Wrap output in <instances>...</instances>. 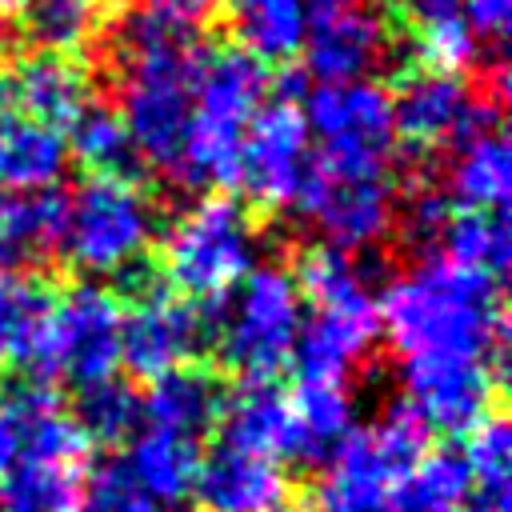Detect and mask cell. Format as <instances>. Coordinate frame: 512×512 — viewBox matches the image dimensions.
<instances>
[{"mask_svg":"<svg viewBox=\"0 0 512 512\" xmlns=\"http://www.w3.org/2000/svg\"><path fill=\"white\" fill-rule=\"evenodd\" d=\"M276 512H292V508H276Z\"/></svg>","mask_w":512,"mask_h":512,"instance_id":"c3c4849f","label":"cell"},{"mask_svg":"<svg viewBox=\"0 0 512 512\" xmlns=\"http://www.w3.org/2000/svg\"><path fill=\"white\" fill-rule=\"evenodd\" d=\"M172 512H184V508H172Z\"/></svg>","mask_w":512,"mask_h":512,"instance_id":"681fc988","label":"cell"},{"mask_svg":"<svg viewBox=\"0 0 512 512\" xmlns=\"http://www.w3.org/2000/svg\"><path fill=\"white\" fill-rule=\"evenodd\" d=\"M380 336V320H356V316H332V312H312L292 348V368L296 380H320V384H344L368 348Z\"/></svg>","mask_w":512,"mask_h":512,"instance_id":"44dd1931","label":"cell"},{"mask_svg":"<svg viewBox=\"0 0 512 512\" xmlns=\"http://www.w3.org/2000/svg\"><path fill=\"white\" fill-rule=\"evenodd\" d=\"M300 324L304 300L292 272L260 264L216 304L212 348L244 384H272L292 364Z\"/></svg>","mask_w":512,"mask_h":512,"instance_id":"3957f363","label":"cell"},{"mask_svg":"<svg viewBox=\"0 0 512 512\" xmlns=\"http://www.w3.org/2000/svg\"><path fill=\"white\" fill-rule=\"evenodd\" d=\"M288 404H292V460L304 468H324L332 452L344 444V436L356 428L344 384L300 380Z\"/></svg>","mask_w":512,"mask_h":512,"instance_id":"484cf974","label":"cell"},{"mask_svg":"<svg viewBox=\"0 0 512 512\" xmlns=\"http://www.w3.org/2000/svg\"><path fill=\"white\" fill-rule=\"evenodd\" d=\"M308 136H316V168L328 176H388L396 148L392 96L372 80L316 84L300 96Z\"/></svg>","mask_w":512,"mask_h":512,"instance_id":"5b68a950","label":"cell"},{"mask_svg":"<svg viewBox=\"0 0 512 512\" xmlns=\"http://www.w3.org/2000/svg\"><path fill=\"white\" fill-rule=\"evenodd\" d=\"M300 300H312V312H332V316H356V320H380L376 316V292L368 288L364 272L352 264L348 252L316 244L304 248L292 272Z\"/></svg>","mask_w":512,"mask_h":512,"instance_id":"4316f807","label":"cell"},{"mask_svg":"<svg viewBox=\"0 0 512 512\" xmlns=\"http://www.w3.org/2000/svg\"><path fill=\"white\" fill-rule=\"evenodd\" d=\"M444 192H448V200L456 208H492V212L508 208V196H512V156H508V140H504L500 128L480 132V136L456 144Z\"/></svg>","mask_w":512,"mask_h":512,"instance_id":"f1b7e54d","label":"cell"},{"mask_svg":"<svg viewBox=\"0 0 512 512\" xmlns=\"http://www.w3.org/2000/svg\"><path fill=\"white\" fill-rule=\"evenodd\" d=\"M92 4H124V0H92Z\"/></svg>","mask_w":512,"mask_h":512,"instance_id":"7dc6e473","label":"cell"},{"mask_svg":"<svg viewBox=\"0 0 512 512\" xmlns=\"http://www.w3.org/2000/svg\"><path fill=\"white\" fill-rule=\"evenodd\" d=\"M312 168V136L304 128L300 104L268 100L244 128L236 184L248 192L256 208H292L304 176Z\"/></svg>","mask_w":512,"mask_h":512,"instance_id":"30bf717a","label":"cell"},{"mask_svg":"<svg viewBox=\"0 0 512 512\" xmlns=\"http://www.w3.org/2000/svg\"><path fill=\"white\" fill-rule=\"evenodd\" d=\"M84 512H156V500L136 488L120 460H108L84 484Z\"/></svg>","mask_w":512,"mask_h":512,"instance_id":"74e56055","label":"cell"},{"mask_svg":"<svg viewBox=\"0 0 512 512\" xmlns=\"http://www.w3.org/2000/svg\"><path fill=\"white\" fill-rule=\"evenodd\" d=\"M240 52L260 64H288L304 48L312 20L308 0H220Z\"/></svg>","mask_w":512,"mask_h":512,"instance_id":"cb8c5ba5","label":"cell"},{"mask_svg":"<svg viewBox=\"0 0 512 512\" xmlns=\"http://www.w3.org/2000/svg\"><path fill=\"white\" fill-rule=\"evenodd\" d=\"M156 236V208L128 180L88 176L76 192H68V216L60 252L72 268L88 276H120L140 264Z\"/></svg>","mask_w":512,"mask_h":512,"instance_id":"52a82bcc","label":"cell"},{"mask_svg":"<svg viewBox=\"0 0 512 512\" xmlns=\"http://www.w3.org/2000/svg\"><path fill=\"white\" fill-rule=\"evenodd\" d=\"M512 484H472L456 512H508Z\"/></svg>","mask_w":512,"mask_h":512,"instance_id":"7bdbcfd3","label":"cell"},{"mask_svg":"<svg viewBox=\"0 0 512 512\" xmlns=\"http://www.w3.org/2000/svg\"><path fill=\"white\" fill-rule=\"evenodd\" d=\"M144 8H152L156 16H164L188 32H200L220 12V0H144Z\"/></svg>","mask_w":512,"mask_h":512,"instance_id":"60d3db41","label":"cell"},{"mask_svg":"<svg viewBox=\"0 0 512 512\" xmlns=\"http://www.w3.org/2000/svg\"><path fill=\"white\" fill-rule=\"evenodd\" d=\"M0 512H84L76 464L24 460L0 476Z\"/></svg>","mask_w":512,"mask_h":512,"instance_id":"1f68e13d","label":"cell"},{"mask_svg":"<svg viewBox=\"0 0 512 512\" xmlns=\"http://www.w3.org/2000/svg\"><path fill=\"white\" fill-rule=\"evenodd\" d=\"M468 488L472 472L460 452H424L392 480L384 512H456Z\"/></svg>","mask_w":512,"mask_h":512,"instance_id":"4dcf8cb0","label":"cell"},{"mask_svg":"<svg viewBox=\"0 0 512 512\" xmlns=\"http://www.w3.org/2000/svg\"><path fill=\"white\" fill-rule=\"evenodd\" d=\"M64 132L32 120L4 88L0 76V188L8 192H36L52 188L64 172Z\"/></svg>","mask_w":512,"mask_h":512,"instance_id":"d6986e66","label":"cell"},{"mask_svg":"<svg viewBox=\"0 0 512 512\" xmlns=\"http://www.w3.org/2000/svg\"><path fill=\"white\" fill-rule=\"evenodd\" d=\"M388 4L404 16V24H412V32L460 16V0H388Z\"/></svg>","mask_w":512,"mask_h":512,"instance_id":"b9f144b4","label":"cell"},{"mask_svg":"<svg viewBox=\"0 0 512 512\" xmlns=\"http://www.w3.org/2000/svg\"><path fill=\"white\" fill-rule=\"evenodd\" d=\"M304 64L320 84L368 80V72L388 52V24L380 12L364 4L324 8L308 20L304 32Z\"/></svg>","mask_w":512,"mask_h":512,"instance_id":"5bb4252c","label":"cell"},{"mask_svg":"<svg viewBox=\"0 0 512 512\" xmlns=\"http://www.w3.org/2000/svg\"><path fill=\"white\" fill-rule=\"evenodd\" d=\"M128 468V476L136 480V488L160 504H180L192 492L196 480V464H200V440L168 432V428H152L140 424L132 432V448L128 460H120Z\"/></svg>","mask_w":512,"mask_h":512,"instance_id":"d4e9b609","label":"cell"},{"mask_svg":"<svg viewBox=\"0 0 512 512\" xmlns=\"http://www.w3.org/2000/svg\"><path fill=\"white\" fill-rule=\"evenodd\" d=\"M368 432H372V440L384 448V456H388L400 472L412 468V464L428 452V440H432L428 420H424L408 400L388 404V408L380 412V420H376Z\"/></svg>","mask_w":512,"mask_h":512,"instance_id":"8d00e7d4","label":"cell"},{"mask_svg":"<svg viewBox=\"0 0 512 512\" xmlns=\"http://www.w3.org/2000/svg\"><path fill=\"white\" fill-rule=\"evenodd\" d=\"M160 268L184 300H224L256 268V224L248 208L224 192L188 204L164 232Z\"/></svg>","mask_w":512,"mask_h":512,"instance_id":"277c9868","label":"cell"},{"mask_svg":"<svg viewBox=\"0 0 512 512\" xmlns=\"http://www.w3.org/2000/svg\"><path fill=\"white\" fill-rule=\"evenodd\" d=\"M292 212L316 224L328 248H340L352 256V252L380 244L392 232L396 196H392L388 176H328L312 160L292 200Z\"/></svg>","mask_w":512,"mask_h":512,"instance_id":"7c38bea8","label":"cell"},{"mask_svg":"<svg viewBox=\"0 0 512 512\" xmlns=\"http://www.w3.org/2000/svg\"><path fill=\"white\" fill-rule=\"evenodd\" d=\"M56 288L36 272H0V372L56 384L48 372V336Z\"/></svg>","mask_w":512,"mask_h":512,"instance_id":"2e32d148","label":"cell"},{"mask_svg":"<svg viewBox=\"0 0 512 512\" xmlns=\"http://www.w3.org/2000/svg\"><path fill=\"white\" fill-rule=\"evenodd\" d=\"M444 260L484 272L492 280H504L508 256H512V228L504 212L492 208H452L448 224L440 228L436 248Z\"/></svg>","mask_w":512,"mask_h":512,"instance_id":"f546056e","label":"cell"},{"mask_svg":"<svg viewBox=\"0 0 512 512\" xmlns=\"http://www.w3.org/2000/svg\"><path fill=\"white\" fill-rule=\"evenodd\" d=\"M412 52H416L420 68L464 76V72L476 64V56H480V40H476V32L464 24V16H452V20L416 28Z\"/></svg>","mask_w":512,"mask_h":512,"instance_id":"e575fe53","label":"cell"},{"mask_svg":"<svg viewBox=\"0 0 512 512\" xmlns=\"http://www.w3.org/2000/svg\"><path fill=\"white\" fill-rule=\"evenodd\" d=\"M188 496H196L200 512H276L288 500V476L280 460L216 440L200 456Z\"/></svg>","mask_w":512,"mask_h":512,"instance_id":"9a60e30c","label":"cell"},{"mask_svg":"<svg viewBox=\"0 0 512 512\" xmlns=\"http://www.w3.org/2000/svg\"><path fill=\"white\" fill-rule=\"evenodd\" d=\"M396 476L400 468L384 456L372 432L352 428L324 464V476L308 496V512H384Z\"/></svg>","mask_w":512,"mask_h":512,"instance_id":"e0dca14e","label":"cell"},{"mask_svg":"<svg viewBox=\"0 0 512 512\" xmlns=\"http://www.w3.org/2000/svg\"><path fill=\"white\" fill-rule=\"evenodd\" d=\"M388 96H392V132L412 152L456 148L480 132L500 128L504 100L476 92L456 72L416 68L400 76V88Z\"/></svg>","mask_w":512,"mask_h":512,"instance_id":"ba28073f","label":"cell"},{"mask_svg":"<svg viewBox=\"0 0 512 512\" xmlns=\"http://www.w3.org/2000/svg\"><path fill=\"white\" fill-rule=\"evenodd\" d=\"M196 64H200L196 40L116 64L120 68V108L116 112H120L144 168H160L164 176H172L180 148H184Z\"/></svg>","mask_w":512,"mask_h":512,"instance_id":"8992f818","label":"cell"},{"mask_svg":"<svg viewBox=\"0 0 512 512\" xmlns=\"http://www.w3.org/2000/svg\"><path fill=\"white\" fill-rule=\"evenodd\" d=\"M216 304H192L160 284L132 296L120 324V364L136 380H156L172 368L192 364V356L212 344Z\"/></svg>","mask_w":512,"mask_h":512,"instance_id":"9c48e42d","label":"cell"},{"mask_svg":"<svg viewBox=\"0 0 512 512\" xmlns=\"http://www.w3.org/2000/svg\"><path fill=\"white\" fill-rule=\"evenodd\" d=\"M120 324L124 304L116 292L96 284H76L56 296L52 336H48V372L76 388L116 376L120 368Z\"/></svg>","mask_w":512,"mask_h":512,"instance_id":"8fae6325","label":"cell"},{"mask_svg":"<svg viewBox=\"0 0 512 512\" xmlns=\"http://www.w3.org/2000/svg\"><path fill=\"white\" fill-rule=\"evenodd\" d=\"M380 328L400 360H504L508 320L500 280L460 268L440 252L392 276L376 296Z\"/></svg>","mask_w":512,"mask_h":512,"instance_id":"6da1fadb","label":"cell"},{"mask_svg":"<svg viewBox=\"0 0 512 512\" xmlns=\"http://www.w3.org/2000/svg\"><path fill=\"white\" fill-rule=\"evenodd\" d=\"M220 408H224V384L216 372L200 364H184L148 380V392L140 396L144 424L168 428L192 440H200L220 420Z\"/></svg>","mask_w":512,"mask_h":512,"instance_id":"7402d4cb","label":"cell"},{"mask_svg":"<svg viewBox=\"0 0 512 512\" xmlns=\"http://www.w3.org/2000/svg\"><path fill=\"white\" fill-rule=\"evenodd\" d=\"M220 440L268 460H292V404L276 384H244L236 396H224Z\"/></svg>","mask_w":512,"mask_h":512,"instance_id":"603a6c76","label":"cell"},{"mask_svg":"<svg viewBox=\"0 0 512 512\" xmlns=\"http://www.w3.org/2000/svg\"><path fill=\"white\" fill-rule=\"evenodd\" d=\"M452 208H456V204L448 200L444 188H436V184H416V188L404 196V204H396V220H400V228H404V236H408L412 244L432 248V244L440 240V228L448 224Z\"/></svg>","mask_w":512,"mask_h":512,"instance_id":"f35d334b","label":"cell"},{"mask_svg":"<svg viewBox=\"0 0 512 512\" xmlns=\"http://www.w3.org/2000/svg\"><path fill=\"white\" fill-rule=\"evenodd\" d=\"M68 216V192L36 188L8 192L0 188V272H28L44 256L60 252Z\"/></svg>","mask_w":512,"mask_h":512,"instance_id":"ffe728a7","label":"cell"},{"mask_svg":"<svg viewBox=\"0 0 512 512\" xmlns=\"http://www.w3.org/2000/svg\"><path fill=\"white\" fill-rule=\"evenodd\" d=\"M348 4H360V0H308V8L324 12V8H348Z\"/></svg>","mask_w":512,"mask_h":512,"instance_id":"ee69618b","label":"cell"},{"mask_svg":"<svg viewBox=\"0 0 512 512\" xmlns=\"http://www.w3.org/2000/svg\"><path fill=\"white\" fill-rule=\"evenodd\" d=\"M20 16H24V36L36 52L76 56L100 32V16L92 0H28Z\"/></svg>","mask_w":512,"mask_h":512,"instance_id":"836d02e7","label":"cell"},{"mask_svg":"<svg viewBox=\"0 0 512 512\" xmlns=\"http://www.w3.org/2000/svg\"><path fill=\"white\" fill-rule=\"evenodd\" d=\"M404 400L432 432H468L496 412L500 368L480 360H400Z\"/></svg>","mask_w":512,"mask_h":512,"instance_id":"4fadbf2b","label":"cell"},{"mask_svg":"<svg viewBox=\"0 0 512 512\" xmlns=\"http://www.w3.org/2000/svg\"><path fill=\"white\" fill-rule=\"evenodd\" d=\"M268 72L240 48H200L192 76V112L172 180L184 188L236 184L240 140L264 104Z\"/></svg>","mask_w":512,"mask_h":512,"instance_id":"7a4b0ae2","label":"cell"},{"mask_svg":"<svg viewBox=\"0 0 512 512\" xmlns=\"http://www.w3.org/2000/svg\"><path fill=\"white\" fill-rule=\"evenodd\" d=\"M464 464L472 472V484H512V432L500 412H488L480 424L464 432Z\"/></svg>","mask_w":512,"mask_h":512,"instance_id":"d590c367","label":"cell"},{"mask_svg":"<svg viewBox=\"0 0 512 512\" xmlns=\"http://www.w3.org/2000/svg\"><path fill=\"white\" fill-rule=\"evenodd\" d=\"M28 0H0V16H12V12H20Z\"/></svg>","mask_w":512,"mask_h":512,"instance_id":"f6af8a7d","label":"cell"},{"mask_svg":"<svg viewBox=\"0 0 512 512\" xmlns=\"http://www.w3.org/2000/svg\"><path fill=\"white\" fill-rule=\"evenodd\" d=\"M8 56V32H4V24H0V60Z\"/></svg>","mask_w":512,"mask_h":512,"instance_id":"bcb514c9","label":"cell"},{"mask_svg":"<svg viewBox=\"0 0 512 512\" xmlns=\"http://www.w3.org/2000/svg\"><path fill=\"white\" fill-rule=\"evenodd\" d=\"M4 88L16 100V108H24L32 120L64 132L76 112L92 100V84L88 72L76 56H56V52H28L12 64V72H4Z\"/></svg>","mask_w":512,"mask_h":512,"instance_id":"ac0fdd59","label":"cell"},{"mask_svg":"<svg viewBox=\"0 0 512 512\" xmlns=\"http://www.w3.org/2000/svg\"><path fill=\"white\" fill-rule=\"evenodd\" d=\"M460 16L476 40H492L500 48L512 24V0H460Z\"/></svg>","mask_w":512,"mask_h":512,"instance_id":"ab89813d","label":"cell"},{"mask_svg":"<svg viewBox=\"0 0 512 512\" xmlns=\"http://www.w3.org/2000/svg\"><path fill=\"white\" fill-rule=\"evenodd\" d=\"M72 420H76V428L84 432L88 444H124L144 424L140 392L120 376L84 384V388H76Z\"/></svg>","mask_w":512,"mask_h":512,"instance_id":"d6a6232c","label":"cell"},{"mask_svg":"<svg viewBox=\"0 0 512 512\" xmlns=\"http://www.w3.org/2000/svg\"><path fill=\"white\" fill-rule=\"evenodd\" d=\"M64 132H68L64 148L76 156V164L88 176L128 180V184H136L144 176V160H140L128 128H124V120H120V112L112 104L88 100Z\"/></svg>","mask_w":512,"mask_h":512,"instance_id":"83f0119b","label":"cell"}]
</instances>
